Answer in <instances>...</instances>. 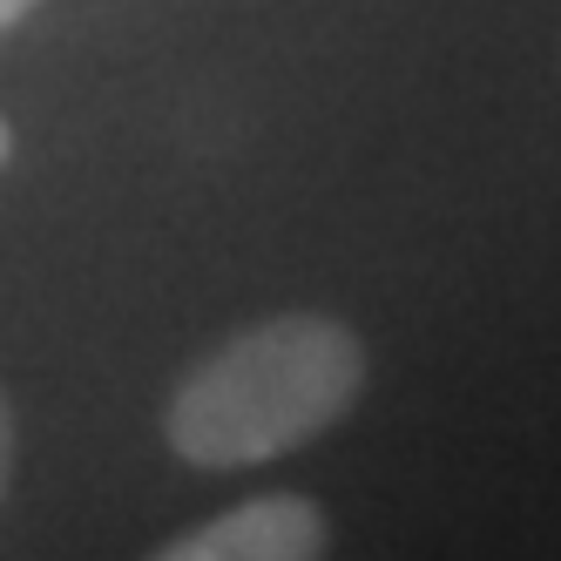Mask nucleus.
I'll list each match as a JSON object with an SVG mask.
<instances>
[{
	"label": "nucleus",
	"mask_w": 561,
	"mask_h": 561,
	"mask_svg": "<svg viewBox=\"0 0 561 561\" xmlns=\"http://www.w3.org/2000/svg\"><path fill=\"white\" fill-rule=\"evenodd\" d=\"M366 392V345L332 311H277L230 332L176 379L163 407L170 454L196 473H237L311 447Z\"/></svg>",
	"instance_id": "f257e3e1"
},
{
	"label": "nucleus",
	"mask_w": 561,
	"mask_h": 561,
	"mask_svg": "<svg viewBox=\"0 0 561 561\" xmlns=\"http://www.w3.org/2000/svg\"><path fill=\"white\" fill-rule=\"evenodd\" d=\"M332 548V520L311 494H251L196 528L170 535L163 561H318Z\"/></svg>",
	"instance_id": "f03ea898"
},
{
	"label": "nucleus",
	"mask_w": 561,
	"mask_h": 561,
	"mask_svg": "<svg viewBox=\"0 0 561 561\" xmlns=\"http://www.w3.org/2000/svg\"><path fill=\"white\" fill-rule=\"evenodd\" d=\"M8 488H14V407L0 392V507H8Z\"/></svg>",
	"instance_id": "7ed1b4c3"
},
{
	"label": "nucleus",
	"mask_w": 561,
	"mask_h": 561,
	"mask_svg": "<svg viewBox=\"0 0 561 561\" xmlns=\"http://www.w3.org/2000/svg\"><path fill=\"white\" fill-rule=\"evenodd\" d=\"M34 8H42V0H0V34H8V27H21Z\"/></svg>",
	"instance_id": "20e7f679"
},
{
	"label": "nucleus",
	"mask_w": 561,
	"mask_h": 561,
	"mask_svg": "<svg viewBox=\"0 0 561 561\" xmlns=\"http://www.w3.org/2000/svg\"><path fill=\"white\" fill-rule=\"evenodd\" d=\"M8 156H14V129H8V115H0V170H8Z\"/></svg>",
	"instance_id": "39448f33"
}]
</instances>
